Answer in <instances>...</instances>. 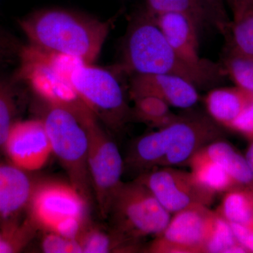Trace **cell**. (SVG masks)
Listing matches in <instances>:
<instances>
[{
	"label": "cell",
	"instance_id": "1",
	"mask_svg": "<svg viewBox=\"0 0 253 253\" xmlns=\"http://www.w3.org/2000/svg\"><path fill=\"white\" fill-rule=\"evenodd\" d=\"M118 73L169 74L191 82L197 88L212 85L226 76L222 65L206 59L194 63L183 59L166 41L146 10L136 15L124 38Z\"/></svg>",
	"mask_w": 253,
	"mask_h": 253
},
{
	"label": "cell",
	"instance_id": "2",
	"mask_svg": "<svg viewBox=\"0 0 253 253\" xmlns=\"http://www.w3.org/2000/svg\"><path fill=\"white\" fill-rule=\"evenodd\" d=\"M113 21H102L74 10L49 7L30 13L18 21V25L29 45L94 64Z\"/></svg>",
	"mask_w": 253,
	"mask_h": 253
},
{
	"label": "cell",
	"instance_id": "3",
	"mask_svg": "<svg viewBox=\"0 0 253 253\" xmlns=\"http://www.w3.org/2000/svg\"><path fill=\"white\" fill-rule=\"evenodd\" d=\"M36 99L41 113L39 118L45 126L52 154L66 171L70 184L89 204L94 194L88 168L86 122L94 114L86 106L71 108Z\"/></svg>",
	"mask_w": 253,
	"mask_h": 253
},
{
	"label": "cell",
	"instance_id": "4",
	"mask_svg": "<svg viewBox=\"0 0 253 253\" xmlns=\"http://www.w3.org/2000/svg\"><path fill=\"white\" fill-rule=\"evenodd\" d=\"M80 99L111 132L123 130L132 112L115 70L78 61L69 73Z\"/></svg>",
	"mask_w": 253,
	"mask_h": 253
},
{
	"label": "cell",
	"instance_id": "5",
	"mask_svg": "<svg viewBox=\"0 0 253 253\" xmlns=\"http://www.w3.org/2000/svg\"><path fill=\"white\" fill-rule=\"evenodd\" d=\"M111 229L131 244L157 236L170 221L171 213L165 209L156 196L137 181L123 182L111 204L109 217Z\"/></svg>",
	"mask_w": 253,
	"mask_h": 253
},
{
	"label": "cell",
	"instance_id": "6",
	"mask_svg": "<svg viewBox=\"0 0 253 253\" xmlns=\"http://www.w3.org/2000/svg\"><path fill=\"white\" fill-rule=\"evenodd\" d=\"M78 61L74 58L49 54L25 44L14 74L42 101L76 108L84 102L71 84L69 73Z\"/></svg>",
	"mask_w": 253,
	"mask_h": 253
},
{
	"label": "cell",
	"instance_id": "7",
	"mask_svg": "<svg viewBox=\"0 0 253 253\" xmlns=\"http://www.w3.org/2000/svg\"><path fill=\"white\" fill-rule=\"evenodd\" d=\"M88 206L70 183L44 181L35 184L28 217L38 229L75 239L87 222Z\"/></svg>",
	"mask_w": 253,
	"mask_h": 253
},
{
	"label": "cell",
	"instance_id": "8",
	"mask_svg": "<svg viewBox=\"0 0 253 253\" xmlns=\"http://www.w3.org/2000/svg\"><path fill=\"white\" fill-rule=\"evenodd\" d=\"M88 135V168L94 199L100 215L109 217L110 209L122 185L124 159L113 140L94 115L86 122Z\"/></svg>",
	"mask_w": 253,
	"mask_h": 253
},
{
	"label": "cell",
	"instance_id": "9",
	"mask_svg": "<svg viewBox=\"0 0 253 253\" xmlns=\"http://www.w3.org/2000/svg\"><path fill=\"white\" fill-rule=\"evenodd\" d=\"M158 133L163 155L160 168L188 166L200 150L222 135L220 126L208 115L194 112L177 115Z\"/></svg>",
	"mask_w": 253,
	"mask_h": 253
},
{
	"label": "cell",
	"instance_id": "10",
	"mask_svg": "<svg viewBox=\"0 0 253 253\" xmlns=\"http://www.w3.org/2000/svg\"><path fill=\"white\" fill-rule=\"evenodd\" d=\"M134 180L148 188L171 214L194 206L210 207L215 193L203 185L191 172L162 167L136 176Z\"/></svg>",
	"mask_w": 253,
	"mask_h": 253
},
{
	"label": "cell",
	"instance_id": "11",
	"mask_svg": "<svg viewBox=\"0 0 253 253\" xmlns=\"http://www.w3.org/2000/svg\"><path fill=\"white\" fill-rule=\"evenodd\" d=\"M216 215L215 211L207 206H194L174 213L145 252L205 253Z\"/></svg>",
	"mask_w": 253,
	"mask_h": 253
},
{
	"label": "cell",
	"instance_id": "12",
	"mask_svg": "<svg viewBox=\"0 0 253 253\" xmlns=\"http://www.w3.org/2000/svg\"><path fill=\"white\" fill-rule=\"evenodd\" d=\"M2 151L8 161L25 172H35L44 167L52 149L43 121L36 118L15 123Z\"/></svg>",
	"mask_w": 253,
	"mask_h": 253
},
{
	"label": "cell",
	"instance_id": "13",
	"mask_svg": "<svg viewBox=\"0 0 253 253\" xmlns=\"http://www.w3.org/2000/svg\"><path fill=\"white\" fill-rule=\"evenodd\" d=\"M197 89L185 78L174 75H136L131 76L129 94L132 100L155 96L172 107L189 109L200 99Z\"/></svg>",
	"mask_w": 253,
	"mask_h": 253
},
{
	"label": "cell",
	"instance_id": "14",
	"mask_svg": "<svg viewBox=\"0 0 253 253\" xmlns=\"http://www.w3.org/2000/svg\"><path fill=\"white\" fill-rule=\"evenodd\" d=\"M35 184L27 172L0 159V223L28 208Z\"/></svg>",
	"mask_w": 253,
	"mask_h": 253
},
{
	"label": "cell",
	"instance_id": "15",
	"mask_svg": "<svg viewBox=\"0 0 253 253\" xmlns=\"http://www.w3.org/2000/svg\"><path fill=\"white\" fill-rule=\"evenodd\" d=\"M151 16L166 41L183 59L194 63L206 60L200 57L199 30L191 18L179 13Z\"/></svg>",
	"mask_w": 253,
	"mask_h": 253
},
{
	"label": "cell",
	"instance_id": "16",
	"mask_svg": "<svg viewBox=\"0 0 253 253\" xmlns=\"http://www.w3.org/2000/svg\"><path fill=\"white\" fill-rule=\"evenodd\" d=\"M28 86L14 73L0 72V150L13 126L20 121L28 104Z\"/></svg>",
	"mask_w": 253,
	"mask_h": 253
},
{
	"label": "cell",
	"instance_id": "17",
	"mask_svg": "<svg viewBox=\"0 0 253 253\" xmlns=\"http://www.w3.org/2000/svg\"><path fill=\"white\" fill-rule=\"evenodd\" d=\"M253 101V96L236 86L214 88L205 98L208 116L227 128Z\"/></svg>",
	"mask_w": 253,
	"mask_h": 253
},
{
	"label": "cell",
	"instance_id": "18",
	"mask_svg": "<svg viewBox=\"0 0 253 253\" xmlns=\"http://www.w3.org/2000/svg\"><path fill=\"white\" fill-rule=\"evenodd\" d=\"M196 155L220 165L240 186L253 187V176L246 157L225 141H213Z\"/></svg>",
	"mask_w": 253,
	"mask_h": 253
},
{
	"label": "cell",
	"instance_id": "19",
	"mask_svg": "<svg viewBox=\"0 0 253 253\" xmlns=\"http://www.w3.org/2000/svg\"><path fill=\"white\" fill-rule=\"evenodd\" d=\"M145 10L151 15L179 13L191 18L199 30L207 25L218 27L217 18L206 0H146Z\"/></svg>",
	"mask_w": 253,
	"mask_h": 253
},
{
	"label": "cell",
	"instance_id": "20",
	"mask_svg": "<svg viewBox=\"0 0 253 253\" xmlns=\"http://www.w3.org/2000/svg\"><path fill=\"white\" fill-rule=\"evenodd\" d=\"M76 240L84 253H134L140 250V246L127 242L111 229L106 231L88 224Z\"/></svg>",
	"mask_w": 253,
	"mask_h": 253
},
{
	"label": "cell",
	"instance_id": "21",
	"mask_svg": "<svg viewBox=\"0 0 253 253\" xmlns=\"http://www.w3.org/2000/svg\"><path fill=\"white\" fill-rule=\"evenodd\" d=\"M229 41V53L253 61V5L233 13L225 35Z\"/></svg>",
	"mask_w": 253,
	"mask_h": 253
},
{
	"label": "cell",
	"instance_id": "22",
	"mask_svg": "<svg viewBox=\"0 0 253 253\" xmlns=\"http://www.w3.org/2000/svg\"><path fill=\"white\" fill-rule=\"evenodd\" d=\"M214 211L229 223L253 227V187L239 186L227 191Z\"/></svg>",
	"mask_w": 253,
	"mask_h": 253
},
{
	"label": "cell",
	"instance_id": "23",
	"mask_svg": "<svg viewBox=\"0 0 253 253\" xmlns=\"http://www.w3.org/2000/svg\"><path fill=\"white\" fill-rule=\"evenodd\" d=\"M188 166L198 180L216 194L243 186H240L220 165L211 160L195 155Z\"/></svg>",
	"mask_w": 253,
	"mask_h": 253
},
{
	"label": "cell",
	"instance_id": "24",
	"mask_svg": "<svg viewBox=\"0 0 253 253\" xmlns=\"http://www.w3.org/2000/svg\"><path fill=\"white\" fill-rule=\"evenodd\" d=\"M38 228L28 217H18L0 223V253L21 252L36 236Z\"/></svg>",
	"mask_w": 253,
	"mask_h": 253
},
{
	"label": "cell",
	"instance_id": "25",
	"mask_svg": "<svg viewBox=\"0 0 253 253\" xmlns=\"http://www.w3.org/2000/svg\"><path fill=\"white\" fill-rule=\"evenodd\" d=\"M132 117L152 127L162 128L172 122L177 116L170 106L155 96H146L133 100Z\"/></svg>",
	"mask_w": 253,
	"mask_h": 253
},
{
	"label": "cell",
	"instance_id": "26",
	"mask_svg": "<svg viewBox=\"0 0 253 253\" xmlns=\"http://www.w3.org/2000/svg\"><path fill=\"white\" fill-rule=\"evenodd\" d=\"M244 253L249 252L238 242L230 223L217 213L212 230L206 243L205 253Z\"/></svg>",
	"mask_w": 253,
	"mask_h": 253
},
{
	"label": "cell",
	"instance_id": "27",
	"mask_svg": "<svg viewBox=\"0 0 253 253\" xmlns=\"http://www.w3.org/2000/svg\"><path fill=\"white\" fill-rule=\"evenodd\" d=\"M222 66L235 86L253 97V61L228 54Z\"/></svg>",
	"mask_w": 253,
	"mask_h": 253
},
{
	"label": "cell",
	"instance_id": "28",
	"mask_svg": "<svg viewBox=\"0 0 253 253\" xmlns=\"http://www.w3.org/2000/svg\"><path fill=\"white\" fill-rule=\"evenodd\" d=\"M24 46L15 35L0 27V72L12 65L18 66Z\"/></svg>",
	"mask_w": 253,
	"mask_h": 253
},
{
	"label": "cell",
	"instance_id": "29",
	"mask_svg": "<svg viewBox=\"0 0 253 253\" xmlns=\"http://www.w3.org/2000/svg\"><path fill=\"white\" fill-rule=\"evenodd\" d=\"M42 250L46 253H81L77 240L65 237L54 232H46L41 244Z\"/></svg>",
	"mask_w": 253,
	"mask_h": 253
},
{
	"label": "cell",
	"instance_id": "30",
	"mask_svg": "<svg viewBox=\"0 0 253 253\" xmlns=\"http://www.w3.org/2000/svg\"><path fill=\"white\" fill-rule=\"evenodd\" d=\"M229 128L253 140V101L231 123Z\"/></svg>",
	"mask_w": 253,
	"mask_h": 253
},
{
	"label": "cell",
	"instance_id": "31",
	"mask_svg": "<svg viewBox=\"0 0 253 253\" xmlns=\"http://www.w3.org/2000/svg\"><path fill=\"white\" fill-rule=\"evenodd\" d=\"M236 240L249 253H253V227L243 224L230 223Z\"/></svg>",
	"mask_w": 253,
	"mask_h": 253
},
{
	"label": "cell",
	"instance_id": "32",
	"mask_svg": "<svg viewBox=\"0 0 253 253\" xmlns=\"http://www.w3.org/2000/svg\"><path fill=\"white\" fill-rule=\"evenodd\" d=\"M217 18V29L225 36L231 21L228 17L225 8V0H207Z\"/></svg>",
	"mask_w": 253,
	"mask_h": 253
},
{
	"label": "cell",
	"instance_id": "33",
	"mask_svg": "<svg viewBox=\"0 0 253 253\" xmlns=\"http://www.w3.org/2000/svg\"><path fill=\"white\" fill-rule=\"evenodd\" d=\"M230 6L232 12L253 5V0H225Z\"/></svg>",
	"mask_w": 253,
	"mask_h": 253
},
{
	"label": "cell",
	"instance_id": "34",
	"mask_svg": "<svg viewBox=\"0 0 253 253\" xmlns=\"http://www.w3.org/2000/svg\"><path fill=\"white\" fill-rule=\"evenodd\" d=\"M246 160H247L248 163H249L250 168H251V172H252L253 176V140L252 144L249 146V149H248L247 154L246 156Z\"/></svg>",
	"mask_w": 253,
	"mask_h": 253
},
{
	"label": "cell",
	"instance_id": "35",
	"mask_svg": "<svg viewBox=\"0 0 253 253\" xmlns=\"http://www.w3.org/2000/svg\"><path fill=\"white\" fill-rule=\"evenodd\" d=\"M206 1H207V2H208V1H207V0H206ZM209 5H210V4H209Z\"/></svg>",
	"mask_w": 253,
	"mask_h": 253
}]
</instances>
